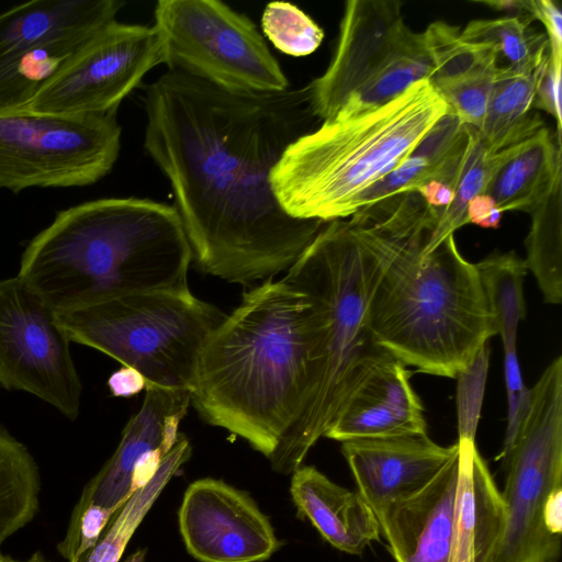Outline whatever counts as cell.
Instances as JSON below:
<instances>
[{
	"label": "cell",
	"instance_id": "obj_1",
	"mask_svg": "<svg viewBox=\"0 0 562 562\" xmlns=\"http://www.w3.org/2000/svg\"><path fill=\"white\" fill-rule=\"evenodd\" d=\"M144 105V146L201 270L244 285L288 271L326 224L288 215L270 183L285 148L314 130L307 87L240 92L167 70Z\"/></svg>",
	"mask_w": 562,
	"mask_h": 562
},
{
	"label": "cell",
	"instance_id": "obj_2",
	"mask_svg": "<svg viewBox=\"0 0 562 562\" xmlns=\"http://www.w3.org/2000/svg\"><path fill=\"white\" fill-rule=\"evenodd\" d=\"M325 339L315 297L282 279L266 281L209 336L191 404L270 460L317 389Z\"/></svg>",
	"mask_w": 562,
	"mask_h": 562
},
{
	"label": "cell",
	"instance_id": "obj_3",
	"mask_svg": "<svg viewBox=\"0 0 562 562\" xmlns=\"http://www.w3.org/2000/svg\"><path fill=\"white\" fill-rule=\"evenodd\" d=\"M192 251L165 203L104 198L59 211L25 247L18 276L55 312L186 290Z\"/></svg>",
	"mask_w": 562,
	"mask_h": 562
},
{
	"label": "cell",
	"instance_id": "obj_4",
	"mask_svg": "<svg viewBox=\"0 0 562 562\" xmlns=\"http://www.w3.org/2000/svg\"><path fill=\"white\" fill-rule=\"evenodd\" d=\"M351 227L383 260L367 310L375 342L405 366L456 379L496 335L475 263L462 257L453 235L423 254L426 241Z\"/></svg>",
	"mask_w": 562,
	"mask_h": 562
},
{
	"label": "cell",
	"instance_id": "obj_5",
	"mask_svg": "<svg viewBox=\"0 0 562 562\" xmlns=\"http://www.w3.org/2000/svg\"><path fill=\"white\" fill-rule=\"evenodd\" d=\"M383 269L378 249L348 222H327L282 278L315 297L326 316L325 358L308 405L271 457L272 469L292 474L361 383L393 357L373 339L367 322Z\"/></svg>",
	"mask_w": 562,
	"mask_h": 562
},
{
	"label": "cell",
	"instance_id": "obj_6",
	"mask_svg": "<svg viewBox=\"0 0 562 562\" xmlns=\"http://www.w3.org/2000/svg\"><path fill=\"white\" fill-rule=\"evenodd\" d=\"M448 106L428 80L368 113L335 116L293 140L270 183L293 218L333 222L355 214L361 192L401 165Z\"/></svg>",
	"mask_w": 562,
	"mask_h": 562
},
{
	"label": "cell",
	"instance_id": "obj_7",
	"mask_svg": "<svg viewBox=\"0 0 562 562\" xmlns=\"http://www.w3.org/2000/svg\"><path fill=\"white\" fill-rule=\"evenodd\" d=\"M55 313L71 342L134 369L145 385L191 393L203 347L225 316L190 289L135 293Z\"/></svg>",
	"mask_w": 562,
	"mask_h": 562
},
{
	"label": "cell",
	"instance_id": "obj_8",
	"mask_svg": "<svg viewBox=\"0 0 562 562\" xmlns=\"http://www.w3.org/2000/svg\"><path fill=\"white\" fill-rule=\"evenodd\" d=\"M504 491L505 525L488 562H552L562 530V357L530 389Z\"/></svg>",
	"mask_w": 562,
	"mask_h": 562
},
{
	"label": "cell",
	"instance_id": "obj_9",
	"mask_svg": "<svg viewBox=\"0 0 562 562\" xmlns=\"http://www.w3.org/2000/svg\"><path fill=\"white\" fill-rule=\"evenodd\" d=\"M154 20L168 70L240 92L290 87L256 24L221 1L160 0Z\"/></svg>",
	"mask_w": 562,
	"mask_h": 562
},
{
	"label": "cell",
	"instance_id": "obj_10",
	"mask_svg": "<svg viewBox=\"0 0 562 562\" xmlns=\"http://www.w3.org/2000/svg\"><path fill=\"white\" fill-rule=\"evenodd\" d=\"M116 112L64 116L30 111L0 112V188L90 186L117 160Z\"/></svg>",
	"mask_w": 562,
	"mask_h": 562
},
{
	"label": "cell",
	"instance_id": "obj_11",
	"mask_svg": "<svg viewBox=\"0 0 562 562\" xmlns=\"http://www.w3.org/2000/svg\"><path fill=\"white\" fill-rule=\"evenodd\" d=\"M70 340L48 306L19 276L0 280V385L30 393L70 420L82 385Z\"/></svg>",
	"mask_w": 562,
	"mask_h": 562
},
{
	"label": "cell",
	"instance_id": "obj_12",
	"mask_svg": "<svg viewBox=\"0 0 562 562\" xmlns=\"http://www.w3.org/2000/svg\"><path fill=\"white\" fill-rule=\"evenodd\" d=\"M162 63L154 26L116 20L100 30L23 111L64 116L114 113Z\"/></svg>",
	"mask_w": 562,
	"mask_h": 562
},
{
	"label": "cell",
	"instance_id": "obj_13",
	"mask_svg": "<svg viewBox=\"0 0 562 562\" xmlns=\"http://www.w3.org/2000/svg\"><path fill=\"white\" fill-rule=\"evenodd\" d=\"M417 36L404 22L401 1H347L333 58L307 86L314 115L333 119L356 90Z\"/></svg>",
	"mask_w": 562,
	"mask_h": 562
},
{
	"label": "cell",
	"instance_id": "obj_14",
	"mask_svg": "<svg viewBox=\"0 0 562 562\" xmlns=\"http://www.w3.org/2000/svg\"><path fill=\"white\" fill-rule=\"evenodd\" d=\"M178 521L188 552L201 562H263L280 547L250 495L217 479L188 486Z\"/></svg>",
	"mask_w": 562,
	"mask_h": 562
},
{
	"label": "cell",
	"instance_id": "obj_15",
	"mask_svg": "<svg viewBox=\"0 0 562 562\" xmlns=\"http://www.w3.org/2000/svg\"><path fill=\"white\" fill-rule=\"evenodd\" d=\"M190 404L191 392L188 390L146 384L139 411L124 427L114 453L83 487L70 519L89 505L116 514L151 480L162 458L176 443L180 422Z\"/></svg>",
	"mask_w": 562,
	"mask_h": 562
},
{
	"label": "cell",
	"instance_id": "obj_16",
	"mask_svg": "<svg viewBox=\"0 0 562 562\" xmlns=\"http://www.w3.org/2000/svg\"><path fill=\"white\" fill-rule=\"evenodd\" d=\"M358 493L378 521L398 501L425 486L458 452L427 434L361 438L341 442Z\"/></svg>",
	"mask_w": 562,
	"mask_h": 562
},
{
	"label": "cell",
	"instance_id": "obj_17",
	"mask_svg": "<svg viewBox=\"0 0 562 562\" xmlns=\"http://www.w3.org/2000/svg\"><path fill=\"white\" fill-rule=\"evenodd\" d=\"M409 379L395 358L378 367L348 397L324 437L344 442L427 434L424 406Z\"/></svg>",
	"mask_w": 562,
	"mask_h": 562
},
{
	"label": "cell",
	"instance_id": "obj_18",
	"mask_svg": "<svg viewBox=\"0 0 562 562\" xmlns=\"http://www.w3.org/2000/svg\"><path fill=\"white\" fill-rule=\"evenodd\" d=\"M458 468L457 452L425 486L393 504L379 520L396 562H448Z\"/></svg>",
	"mask_w": 562,
	"mask_h": 562
},
{
	"label": "cell",
	"instance_id": "obj_19",
	"mask_svg": "<svg viewBox=\"0 0 562 562\" xmlns=\"http://www.w3.org/2000/svg\"><path fill=\"white\" fill-rule=\"evenodd\" d=\"M458 463L448 562H488L505 525V504L474 441L458 439Z\"/></svg>",
	"mask_w": 562,
	"mask_h": 562
},
{
	"label": "cell",
	"instance_id": "obj_20",
	"mask_svg": "<svg viewBox=\"0 0 562 562\" xmlns=\"http://www.w3.org/2000/svg\"><path fill=\"white\" fill-rule=\"evenodd\" d=\"M290 493L299 513L339 551L361 554L368 544L380 540L379 521L363 497L334 483L316 468L296 469Z\"/></svg>",
	"mask_w": 562,
	"mask_h": 562
},
{
	"label": "cell",
	"instance_id": "obj_21",
	"mask_svg": "<svg viewBox=\"0 0 562 562\" xmlns=\"http://www.w3.org/2000/svg\"><path fill=\"white\" fill-rule=\"evenodd\" d=\"M121 0H33L0 14V64L49 40L116 20Z\"/></svg>",
	"mask_w": 562,
	"mask_h": 562
},
{
	"label": "cell",
	"instance_id": "obj_22",
	"mask_svg": "<svg viewBox=\"0 0 562 562\" xmlns=\"http://www.w3.org/2000/svg\"><path fill=\"white\" fill-rule=\"evenodd\" d=\"M561 143L543 126L514 147L485 193L506 211L531 213L561 183Z\"/></svg>",
	"mask_w": 562,
	"mask_h": 562
},
{
	"label": "cell",
	"instance_id": "obj_23",
	"mask_svg": "<svg viewBox=\"0 0 562 562\" xmlns=\"http://www.w3.org/2000/svg\"><path fill=\"white\" fill-rule=\"evenodd\" d=\"M102 29L78 31L49 40L1 63L0 112L26 109Z\"/></svg>",
	"mask_w": 562,
	"mask_h": 562
},
{
	"label": "cell",
	"instance_id": "obj_24",
	"mask_svg": "<svg viewBox=\"0 0 562 562\" xmlns=\"http://www.w3.org/2000/svg\"><path fill=\"white\" fill-rule=\"evenodd\" d=\"M546 61L530 72L499 67L485 119L477 130L490 153L495 154L522 143L544 126L538 115L530 114V110Z\"/></svg>",
	"mask_w": 562,
	"mask_h": 562
},
{
	"label": "cell",
	"instance_id": "obj_25",
	"mask_svg": "<svg viewBox=\"0 0 562 562\" xmlns=\"http://www.w3.org/2000/svg\"><path fill=\"white\" fill-rule=\"evenodd\" d=\"M40 491V471L33 456L0 427V544L34 519Z\"/></svg>",
	"mask_w": 562,
	"mask_h": 562
},
{
	"label": "cell",
	"instance_id": "obj_26",
	"mask_svg": "<svg viewBox=\"0 0 562 562\" xmlns=\"http://www.w3.org/2000/svg\"><path fill=\"white\" fill-rule=\"evenodd\" d=\"M496 335L504 350H517V331L526 315L525 260L515 251L494 252L475 263Z\"/></svg>",
	"mask_w": 562,
	"mask_h": 562
},
{
	"label": "cell",
	"instance_id": "obj_27",
	"mask_svg": "<svg viewBox=\"0 0 562 562\" xmlns=\"http://www.w3.org/2000/svg\"><path fill=\"white\" fill-rule=\"evenodd\" d=\"M191 445L181 434L162 458L151 480L138 488L116 513L104 536L88 553L85 562H119L136 528L164 487L191 456Z\"/></svg>",
	"mask_w": 562,
	"mask_h": 562
},
{
	"label": "cell",
	"instance_id": "obj_28",
	"mask_svg": "<svg viewBox=\"0 0 562 562\" xmlns=\"http://www.w3.org/2000/svg\"><path fill=\"white\" fill-rule=\"evenodd\" d=\"M561 183L531 213L526 238L527 269L535 276L546 303L562 302Z\"/></svg>",
	"mask_w": 562,
	"mask_h": 562
},
{
	"label": "cell",
	"instance_id": "obj_29",
	"mask_svg": "<svg viewBox=\"0 0 562 562\" xmlns=\"http://www.w3.org/2000/svg\"><path fill=\"white\" fill-rule=\"evenodd\" d=\"M431 74L432 64L423 34L418 33L409 46L356 90L335 116L352 117L379 109L416 82L428 80Z\"/></svg>",
	"mask_w": 562,
	"mask_h": 562
},
{
	"label": "cell",
	"instance_id": "obj_30",
	"mask_svg": "<svg viewBox=\"0 0 562 562\" xmlns=\"http://www.w3.org/2000/svg\"><path fill=\"white\" fill-rule=\"evenodd\" d=\"M530 23L516 16L474 20L460 32V37L468 44L493 50L497 58L504 57L506 68L530 72L538 69L549 55L547 37L529 31Z\"/></svg>",
	"mask_w": 562,
	"mask_h": 562
},
{
	"label": "cell",
	"instance_id": "obj_31",
	"mask_svg": "<svg viewBox=\"0 0 562 562\" xmlns=\"http://www.w3.org/2000/svg\"><path fill=\"white\" fill-rule=\"evenodd\" d=\"M469 130L468 154L454 189V199L438 220L435 231L422 250L423 254L432 251L447 237L468 224L467 210L470 201L485 193L491 180L516 146L492 154L483 145L477 130L472 126H469Z\"/></svg>",
	"mask_w": 562,
	"mask_h": 562
},
{
	"label": "cell",
	"instance_id": "obj_32",
	"mask_svg": "<svg viewBox=\"0 0 562 562\" xmlns=\"http://www.w3.org/2000/svg\"><path fill=\"white\" fill-rule=\"evenodd\" d=\"M460 32L456 26L436 21L422 33L432 64L428 79L432 87L463 77L492 60L498 61L493 50L462 41Z\"/></svg>",
	"mask_w": 562,
	"mask_h": 562
},
{
	"label": "cell",
	"instance_id": "obj_33",
	"mask_svg": "<svg viewBox=\"0 0 562 562\" xmlns=\"http://www.w3.org/2000/svg\"><path fill=\"white\" fill-rule=\"evenodd\" d=\"M261 27L276 48L295 57L314 53L324 38V31L311 16L283 1L266 5Z\"/></svg>",
	"mask_w": 562,
	"mask_h": 562
},
{
	"label": "cell",
	"instance_id": "obj_34",
	"mask_svg": "<svg viewBox=\"0 0 562 562\" xmlns=\"http://www.w3.org/2000/svg\"><path fill=\"white\" fill-rule=\"evenodd\" d=\"M499 67L497 60H492L463 77L434 88L462 123L480 130Z\"/></svg>",
	"mask_w": 562,
	"mask_h": 562
},
{
	"label": "cell",
	"instance_id": "obj_35",
	"mask_svg": "<svg viewBox=\"0 0 562 562\" xmlns=\"http://www.w3.org/2000/svg\"><path fill=\"white\" fill-rule=\"evenodd\" d=\"M490 360V347L486 342L456 376L457 415L459 439L474 441L483 403L485 382Z\"/></svg>",
	"mask_w": 562,
	"mask_h": 562
},
{
	"label": "cell",
	"instance_id": "obj_36",
	"mask_svg": "<svg viewBox=\"0 0 562 562\" xmlns=\"http://www.w3.org/2000/svg\"><path fill=\"white\" fill-rule=\"evenodd\" d=\"M469 125L448 109L417 144L412 156L420 157L437 170L461 156L469 145Z\"/></svg>",
	"mask_w": 562,
	"mask_h": 562
},
{
	"label": "cell",
	"instance_id": "obj_37",
	"mask_svg": "<svg viewBox=\"0 0 562 562\" xmlns=\"http://www.w3.org/2000/svg\"><path fill=\"white\" fill-rule=\"evenodd\" d=\"M436 169L424 159L409 155L401 165L361 192L353 203V211L357 213L395 194L414 191L427 180L436 178Z\"/></svg>",
	"mask_w": 562,
	"mask_h": 562
},
{
	"label": "cell",
	"instance_id": "obj_38",
	"mask_svg": "<svg viewBox=\"0 0 562 562\" xmlns=\"http://www.w3.org/2000/svg\"><path fill=\"white\" fill-rule=\"evenodd\" d=\"M504 375L507 392V427L503 450L497 457L507 458L530 403V389L522 380L517 350H504Z\"/></svg>",
	"mask_w": 562,
	"mask_h": 562
},
{
	"label": "cell",
	"instance_id": "obj_39",
	"mask_svg": "<svg viewBox=\"0 0 562 562\" xmlns=\"http://www.w3.org/2000/svg\"><path fill=\"white\" fill-rule=\"evenodd\" d=\"M561 72L562 61L552 60L549 56L539 77L533 106L552 115L558 127V140L561 142Z\"/></svg>",
	"mask_w": 562,
	"mask_h": 562
},
{
	"label": "cell",
	"instance_id": "obj_40",
	"mask_svg": "<svg viewBox=\"0 0 562 562\" xmlns=\"http://www.w3.org/2000/svg\"><path fill=\"white\" fill-rule=\"evenodd\" d=\"M533 20H539L547 31L549 57L562 61V12L551 0H532Z\"/></svg>",
	"mask_w": 562,
	"mask_h": 562
},
{
	"label": "cell",
	"instance_id": "obj_41",
	"mask_svg": "<svg viewBox=\"0 0 562 562\" xmlns=\"http://www.w3.org/2000/svg\"><path fill=\"white\" fill-rule=\"evenodd\" d=\"M503 210L488 194L483 193L474 196L467 210L468 223L484 228H497L501 225Z\"/></svg>",
	"mask_w": 562,
	"mask_h": 562
},
{
	"label": "cell",
	"instance_id": "obj_42",
	"mask_svg": "<svg viewBox=\"0 0 562 562\" xmlns=\"http://www.w3.org/2000/svg\"><path fill=\"white\" fill-rule=\"evenodd\" d=\"M414 191H417L427 205L440 216L454 199V188L446 181L434 178L427 180Z\"/></svg>",
	"mask_w": 562,
	"mask_h": 562
},
{
	"label": "cell",
	"instance_id": "obj_43",
	"mask_svg": "<svg viewBox=\"0 0 562 562\" xmlns=\"http://www.w3.org/2000/svg\"><path fill=\"white\" fill-rule=\"evenodd\" d=\"M108 385L114 396H131L145 389V380L134 369L122 367L109 378Z\"/></svg>",
	"mask_w": 562,
	"mask_h": 562
},
{
	"label": "cell",
	"instance_id": "obj_44",
	"mask_svg": "<svg viewBox=\"0 0 562 562\" xmlns=\"http://www.w3.org/2000/svg\"><path fill=\"white\" fill-rule=\"evenodd\" d=\"M475 3L487 5L496 11H504L529 22L535 21L531 14L532 0H484Z\"/></svg>",
	"mask_w": 562,
	"mask_h": 562
},
{
	"label": "cell",
	"instance_id": "obj_45",
	"mask_svg": "<svg viewBox=\"0 0 562 562\" xmlns=\"http://www.w3.org/2000/svg\"><path fill=\"white\" fill-rule=\"evenodd\" d=\"M0 562H48V561L45 560L44 557L40 553H34L27 560H15L10 555H5L2 552H0Z\"/></svg>",
	"mask_w": 562,
	"mask_h": 562
},
{
	"label": "cell",
	"instance_id": "obj_46",
	"mask_svg": "<svg viewBox=\"0 0 562 562\" xmlns=\"http://www.w3.org/2000/svg\"><path fill=\"white\" fill-rule=\"evenodd\" d=\"M146 555L145 549H139L131 554L124 562H144Z\"/></svg>",
	"mask_w": 562,
	"mask_h": 562
},
{
	"label": "cell",
	"instance_id": "obj_47",
	"mask_svg": "<svg viewBox=\"0 0 562 562\" xmlns=\"http://www.w3.org/2000/svg\"><path fill=\"white\" fill-rule=\"evenodd\" d=\"M553 562V561H552Z\"/></svg>",
	"mask_w": 562,
	"mask_h": 562
}]
</instances>
